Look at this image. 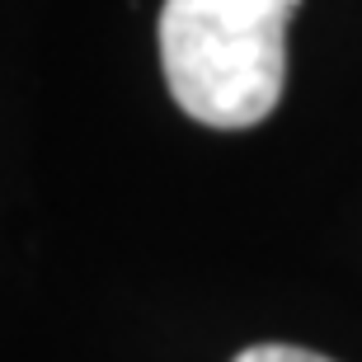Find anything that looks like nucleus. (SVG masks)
Here are the masks:
<instances>
[{
  "label": "nucleus",
  "instance_id": "nucleus-2",
  "mask_svg": "<svg viewBox=\"0 0 362 362\" xmlns=\"http://www.w3.org/2000/svg\"><path fill=\"white\" fill-rule=\"evenodd\" d=\"M235 362H329V358H320V353H310V349H292V344H255Z\"/></svg>",
  "mask_w": 362,
  "mask_h": 362
},
{
  "label": "nucleus",
  "instance_id": "nucleus-1",
  "mask_svg": "<svg viewBox=\"0 0 362 362\" xmlns=\"http://www.w3.org/2000/svg\"><path fill=\"white\" fill-rule=\"evenodd\" d=\"M296 0H165L160 66L175 104L207 127H255L287 85Z\"/></svg>",
  "mask_w": 362,
  "mask_h": 362
}]
</instances>
